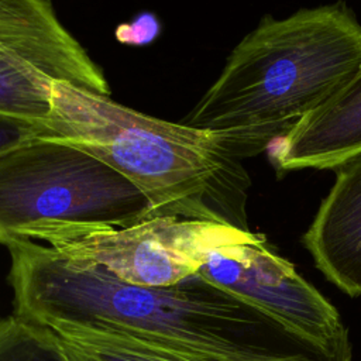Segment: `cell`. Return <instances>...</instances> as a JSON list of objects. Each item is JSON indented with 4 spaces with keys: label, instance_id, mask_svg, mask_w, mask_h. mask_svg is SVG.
I'll return each instance as SVG.
<instances>
[{
    "label": "cell",
    "instance_id": "7",
    "mask_svg": "<svg viewBox=\"0 0 361 361\" xmlns=\"http://www.w3.org/2000/svg\"><path fill=\"white\" fill-rule=\"evenodd\" d=\"M199 274L312 341L351 344L337 309L251 230L231 227Z\"/></svg>",
    "mask_w": 361,
    "mask_h": 361
},
{
    "label": "cell",
    "instance_id": "5",
    "mask_svg": "<svg viewBox=\"0 0 361 361\" xmlns=\"http://www.w3.org/2000/svg\"><path fill=\"white\" fill-rule=\"evenodd\" d=\"M233 226L179 217H152L128 227L48 224L21 240L44 241L62 255L97 265L140 286H171L197 274Z\"/></svg>",
    "mask_w": 361,
    "mask_h": 361
},
{
    "label": "cell",
    "instance_id": "3",
    "mask_svg": "<svg viewBox=\"0 0 361 361\" xmlns=\"http://www.w3.org/2000/svg\"><path fill=\"white\" fill-rule=\"evenodd\" d=\"M41 135L69 142L118 171L147 197L151 219L179 217L250 230V175L207 130L55 82Z\"/></svg>",
    "mask_w": 361,
    "mask_h": 361
},
{
    "label": "cell",
    "instance_id": "10",
    "mask_svg": "<svg viewBox=\"0 0 361 361\" xmlns=\"http://www.w3.org/2000/svg\"><path fill=\"white\" fill-rule=\"evenodd\" d=\"M51 329L66 361H199L117 331L62 324Z\"/></svg>",
    "mask_w": 361,
    "mask_h": 361
},
{
    "label": "cell",
    "instance_id": "11",
    "mask_svg": "<svg viewBox=\"0 0 361 361\" xmlns=\"http://www.w3.org/2000/svg\"><path fill=\"white\" fill-rule=\"evenodd\" d=\"M0 361H66L54 329L17 314L0 317Z\"/></svg>",
    "mask_w": 361,
    "mask_h": 361
},
{
    "label": "cell",
    "instance_id": "8",
    "mask_svg": "<svg viewBox=\"0 0 361 361\" xmlns=\"http://www.w3.org/2000/svg\"><path fill=\"white\" fill-rule=\"evenodd\" d=\"M334 183L303 235L320 272L350 296L361 295V151L333 168Z\"/></svg>",
    "mask_w": 361,
    "mask_h": 361
},
{
    "label": "cell",
    "instance_id": "6",
    "mask_svg": "<svg viewBox=\"0 0 361 361\" xmlns=\"http://www.w3.org/2000/svg\"><path fill=\"white\" fill-rule=\"evenodd\" d=\"M55 82L111 93L103 69L49 0H0V113L44 123Z\"/></svg>",
    "mask_w": 361,
    "mask_h": 361
},
{
    "label": "cell",
    "instance_id": "1",
    "mask_svg": "<svg viewBox=\"0 0 361 361\" xmlns=\"http://www.w3.org/2000/svg\"><path fill=\"white\" fill-rule=\"evenodd\" d=\"M13 313L35 323L117 331L199 361H353L216 286L199 272L140 286L35 240L7 245Z\"/></svg>",
    "mask_w": 361,
    "mask_h": 361
},
{
    "label": "cell",
    "instance_id": "4",
    "mask_svg": "<svg viewBox=\"0 0 361 361\" xmlns=\"http://www.w3.org/2000/svg\"><path fill=\"white\" fill-rule=\"evenodd\" d=\"M151 219L118 171L69 142L39 135L0 154V244L41 226L128 227Z\"/></svg>",
    "mask_w": 361,
    "mask_h": 361
},
{
    "label": "cell",
    "instance_id": "9",
    "mask_svg": "<svg viewBox=\"0 0 361 361\" xmlns=\"http://www.w3.org/2000/svg\"><path fill=\"white\" fill-rule=\"evenodd\" d=\"M274 165L279 172L333 169L361 151V72L281 137Z\"/></svg>",
    "mask_w": 361,
    "mask_h": 361
},
{
    "label": "cell",
    "instance_id": "2",
    "mask_svg": "<svg viewBox=\"0 0 361 361\" xmlns=\"http://www.w3.org/2000/svg\"><path fill=\"white\" fill-rule=\"evenodd\" d=\"M361 72V24L344 1L264 16L182 123L240 159L267 149Z\"/></svg>",
    "mask_w": 361,
    "mask_h": 361
},
{
    "label": "cell",
    "instance_id": "12",
    "mask_svg": "<svg viewBox=\"0 0 361 361\" xmlns=\"http://www.w3.org/2000/svg\"><path fill=\"white\" fill-rule=\"evenodd\" d=\"M44 123L0 113V154L41 135Z\"/></svg>",
    "mask_w": 361,
    "mask_h": 361
},
{
    "label": "cell",
    "instance_id": "13",
    "mask_svg": "<svg viewBox=\"0 0 361 361\" xmlns=\"http://www.w3.org/2000/svg\"><path fill=\"white\" fill-rule=\"evenodd\" d=\"M159 23L155 16L144 13L138 16L133 23L121 24L116 30V38L123 44L145 45L158 35Z\"/></svg>",
    "mask_w": 361,
    "mask_h": 361
}]
</instances>
